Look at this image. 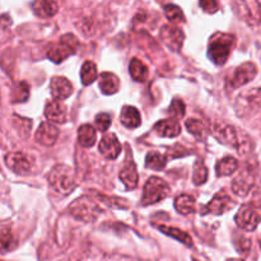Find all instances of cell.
Instances as JSON below:
<instances>
[{
  "mask_svg": "<svg viewBox=\"0 0 261 261\" xmlns=\"http://www.w3.org/2000/svg\"><path fill=\"white\" fill-rule=\"evenodd\" d=\"M48 184L55 193L65 196L75 189V173L69 166L59 163L48 173Z\"/></svg>",
  "mask_w": 261,
  "mask_h": 261,
  "instance_id": "1",
  "label": "cell"
},
{
  "mask_svg": "<svg viewBox=\"0 0 261 261\" xmlns=\"http://www.w3.org/2000/svg\"><path fill=\"white\" fill-rule=\"evenodd\" d=\"M213 134L222 144L240 150L241 154H245L251 148V143H250L249 138H242L240 133L237 132L236 127L226 124V122H216L213 125Z\"/></svg>",
  "mask_w": 261,
  "mask_h": 261,
  "instance_id": "2",
  "label": "cell"
},
{
  "mask_svg": "<svg viewBox=\"0 0 261 261\" xmlns=\"http://www.w3.org/2000/svg\"><path fill=\"white\" fill-rule=\"evenodd\" d=\"M236 37L229 33H217L211 40L208 47V55L217 65H223L228 60L233 48Z\"/></svg>",
  "mask_w": 261,
  "mask_h": 261,
  "instance_id": "3",
  "label": "cell"
},
{
  "mask_svg": "<svg viewBox=\"0 0 261 261\" xmlns=\"http://www.w3.org/2000/svg\"><path fill=\"white\" fill-rule=\"evenodd\" d=\"M68 211L71 217L83 222V223H92L98 218L99 213H101L98 204L87 195L75 199L69 205Z\"/></svg>",
  "mask_w": 261,
  "mask_h": 261,
  "instance_id": "4",
  "label": "cell"
},
{
  "mask_svg": "<svg viewBox=\"0 0 261 261\" xmlns=\"http://www.w3.org/2000/svg\"><path fill=\"white\" fill-rule=\"evenodd\" d=\"M76 48H78V40L74 35L68 33L64 35L58 42L51 43L47 50V58L56 64L61 63L70 55L75 54Z\"/></svg>",
  "mask_w": 261,
  "mask_h": 261,
  "instance_id": "5",
  "label": "cell"
},
{
  "mask_svg": "<svg viewBox=\"0 0 261 261\" xmlns=\"http://www.w3.org/2000/svg\"><path fill=\"white\" fill-rule=\"evenodd\" d=\"M170 194V186L165 180L160 177L148 178L143 190V205H152V204L160 203L161 200L166 199Z\"/></svg>",
  "mask_w": 261,
  "mask_h": 261,
  "instance_id": "6",
  "label": "cell"
},
{
  "mask_svg": "<svg viewBox=\"0 0 261 261\" xmlns=\"http://www.w3.org/2000/svg\"><path fill=\"white\" fill-rule=\"evenodd\" d=\"M236 221L237 226L241 229L246 232H252L257 228V226L261 222V214L257 212V209L255 206H252L251 204H246V205H242L240 208L239 213L236 214Z\"/></svg>",
  "mask_w": 261,
  "mask_h": 261,
  "instance_id": "7",
  "label": "cell"
},
{
  "mask_svg": "<svg viewBox=\"0 0 261 261\" xmlns=\"http://www.w3.org/2000/svg\"><path fill=\"white\" fill-rule=\"evenodd\" d=\"M5 165L17 175H27L32 170L33 161L30 155L24 154V153L14 152L5 155Z\"/></svg>",
  "mask_w": 261,
  "mask_h": 261,
  "instance_id": "8",
  "label": "cell"
},
{
  "mask_svg": "<svg viewBox=\"0 0 261 261\" xmlns=\"http://www.w3.org/2000/svg\"><path fill=\"white\" fill-rule=\"evenodd\" d=\"M256 75H257V66L255 65L254 63H251V61H246V63L237 66L233 75H232L231 81H229V86H231L233 89L240 88V87L245 86V84L254 81Z\"/></svg>",
  "mask_w": 261,
  "mask_h": 261,
  "instance_id": "9",
  "label": "cell"
},
{
  "mask_svg": "<svg viewBox=\"0 0 261 261\" xmlns=\"http://www.w3.org/2000/svg\"><path fill=\"white\" fill-rule=\"evenodd\" d=\"M255 184V172L251 167H244L232 181V191L239 196H246Z\"/></svg>",
  "mask_w": 261,
  "mask_h": 261,
  "instance_id": "10",
  "label": "cell"
},
{
  "mask_svg": "<svg viewBox=\"0 0 261 261\" xmlns=\"http://www.w3.org/2000/svg\"><path fill=\"white\" fill-rule=\"evenodd\" d=\"M234 206V201L232 200L231 196L226 193H218L204 208V213L214 214V216H221L226 212L231 211Z\"/></svg>",
  "mask_w": 261,
  "mask_h": 261,
  "instance_id": "11",
  "label": "cell"
},
{
  "mask_svg": "<svg viewBox=\"0 0 261 261\" xmlns=\"http://www.w3.org/2000/svg\"><path fill=\"white\" fill-rule=\"evenodd\" d=\"M99 153L103 155L107 160H115L119 157L120 152H121V145H120L119 139L112 133H107L103 135V138L99 142Z\"/></svg>",
  "mask_w": 261,
  "mask_h": 261,
  "instance_id": "12",
  "label": "cell"
},
{
  "mask_svg": "<svg viewBox=\"0 0 261 261\" xmlns=\"http://www.w3.org/2000/svg\"><path fill=\"white\" fill-rule=\"evenodd\" d=\"M50 91L55 101H63L71 96L74 92V87L69 79L65 76H54L50 83Z\"/></svg>",
  "mask_w": 261,
  "mask_h": 261,
  "instance_id": "13",
  "label": "cell"
},
{
  "mask_svg": "<svg viewBox=\"0 0 261 261\" xmlns=\"http://www.w3.org/2000/svg\"><path fill=\"white\" fill-rule=\"evenodd\" d=\"M36 140H37L40 144L45 145V147H51L56 143L59 138V130L58 127L54 124L50 122H42L38 127V130L36 132L35 135Z\"/></svg>",
  "mask_w": 261,
  "mask_h": 261,
  "instance_id": "14",
  "label": "cell"
},
{
  "mask_svg": "<svg viewBox=\"0 0 261 261\" xmlns=\"http://www.w3.org/2000/svg\"><path fill=\"white\" fill-rule=\"evenodd\" d=\"M45 116L50 122L64 124L68 120L65 105L60 101H50L45 107Z\"/></svg>",
  "mask_w": 261,
  "mask_h": 261,
  "instance_id": "15",
  "label": "cell"
},
{
  "mask_svg": "<svg viewBox=\"0 0 261 261\" xmlns=\"http://www.w3.org/2000/svg\"><path fill=\"white\" fill-rule=\"evenodd\" d=\"M161 40L166 43L170 48L177 51L182 46L184 33L178 28L172 25H165L161 31Z\"/></svg>",
  "mask_w": 261,
  "mask_h": 261,
  "instance_id": "16",
  "label": "cell"
},
{
  "mask_svg": "<svg viewBox=\"0 0 261 261\" xmlns=\"http://www.w3.org/2000/svg\"><path fill=\"white\" fill-rule=\"evenodd\" d=\"M154 132L163 138H176L181 134V125L176 119L161 120L154 125Z\"/></svg>",
  "mask_w": 261,
  "mask_h": 261,
  "instance_id": "17",
  "label": "cell"
},
{
  "mask_svg": "<svg viewBox=\"0 0 261 261\" xmlns=\"http://www.w3.org/2000/svg\"><path fill=\"white\" fill-rule=\"evenodd\" d=\"M120 180L122 181L127 190H134L138 186V181H139V175H138L137 166H135L134 161L127 160L125 163V167L122 168L120 172Z\"/></svg>",
  "mask_w": 261,
  "mask_h": 261,
  "instance_id": "18",
  "label": "cell"
},
{
  "mask_svg": "<svg viewBox=\"0 0 261 261\" xmlns=\"http://www.w3.org/2000/svg\"><path fill=\"white\" fill-rule=\"evenodd\" d=\"M17 239L12 231V227L3 224L0 226V254L12 251L13 249L17 247Z\"/></svg>",
  "mask_w": 261,
  "mask_h": 261,
  "instance_id": "19",
  "label": "cell"
},
{
  "mask_svg": "<svg viewBox=\"0 0 261 261\" xmlns=\"http://www.w3.org/2000/svg\"><path fill=\"white\" fill-rule=\"evenodd\" d=\"M98 86L105 94H115L120 88V81L114 73L105 71L99 74Z\"/></svg>",
  "mask_w": 261,
  "mask_h": 261,
  "instance_id": "20",
  "label": "cell"
},
{
  "mask_svg": "<svg viewBox=\"0 0 261 261\" xmlns=\"http://www.w3.org/2000/svg\"><path fill=\"white\" fill-rule=\"evenodd\" d=\"M120 120H121V124L127 129H135L142 122L139 111L134 106H125L120 115Z\"/></svg>",
  "mask_w": 261,
  "mask_h": 261,
  "instance_id": "21",
  "label": "cell"
},
{
  "mask_svg": "<svg viewBox=\"0 0 261 261\" xmlns=\"http://www.w3.org/2000/svg\"><path fill=\"white\" fill-rule=\"evenodd\" d=\"M237 170H239V161L234 157H231V155H227V157L222 158L221 161H218V163L216 166L217 176H219V177L231 176Z\"/></svg>",
  "mask_w": 261,
  "mask_h": 261,
  "instance_id": "22",
  "label": "cell"
},
{
  "mask_svg": "<svg viewBox=\"0 0 261 261\" xmlns=\"http://www.w3.org/2000/svg\"><path fill=\"white\" fill-rule=\"evenodd\" d=\"M33 10L35 14L41 18H51L58 13L59 7L55 2H50V0H38V2L33 3Z\"/></svg>",
  "mask_w": 261,
  "mask_h": 261,
  "instance_id": "23",
  "label": "cell"
},
{
  "mask_svg": "<svg viewBox=\"0 0 261 261\" xmlns=\"http://www.w3.org/2000/svg\"><path fill=\"white\" fill-rule=\"evenodd\" d=\"M97 140V133L92 125L84 124L78 130V142L82 147L91 148L93 147Z\"/></svg>",
  "mask_w": 261,
  "mask_h": 261,
  "instance_id": "24",
  "label": "cell"
},
{
  "mask_svg": "<svg viewBox=\"0 0 261 261\" xmlns=\"http://www.w3.org/2000/svg\"><path fill=\"white\" fill-rule=\"evenodd\" d=\"M175 208L182 216H189L195 212V199L188 194L178 195L175 199Z\"/></svg>",
  "mask_w": 261,
  "mask_h": 261,
  "instance_id": "25",
  "label": "cell"
},
{
  "mask_svg": "<svg viewBox=\"0 0 261 261\" xmlns=\"http://www.w3.org/2000/svg\"><path fill=\"white\" fill-rule=\"evenodd\" d=\"M130 74H132L133 79L137 82H145L148 78V66L143 63L139 59L134 58L132 61H130Z\"/></svg>",
  "mask_w": 261,
  "mask_h": 261,
  "instance_id": "26",
  "label": "cell"
},
{
  "mask_svg": "<svg viewBox=\"0 0 261 261\" xmlns=\"http://www.w3.org/2000/svg\"><path fill=\"white\" fill-rule=\"evenodd\" d=\"M158 229L162 231L163 233L167 234V236L182 242V244L186 245L188 247H193V240H191V237L189 236L186 232L181 231V229L178 228H175V227H166V226H158Z\"/></svg>",
  "mask_w": 261,
  "mask_h": 261,
  "instance_id": "27",
  "label": "cell"
},
{
  "mask_svg": "<svg viewBox=\"0 0 261 261\" xmlns=\"http://www.w3.org/2000/svg\"><path fill=\"white\" fill-rule=\"evenodd\" d=\"M98 78L97 66L93 61H86L81 69V79L84 86H89Z\"/></svg>",
  "mask_w": 261,
  "mask_h": 261,
  "instance_id": "28",
  "label": "cell"
},
{
  "mask_svg": "<svg viewBox=\"0 0 261 261\" xmlns=\"http://www.w3.org/2000/svg\"><path fill=\"white\" fill-rule=\"evenodd\" d=\"M166 163H167V157L161 153L152 152L148 153L147 157H145V166L150 170L154 171H161L166 167Z\"/></svg>",
  "mask_w": 261,
  "mask_h": 261,
  "instance_id": "29",
  "label": "cell"
},
{
  "mask_svg": "<svg viewBox=\"0 0 261 261\" xmlns=\"http://www.w3.org/2000/svg\"><path fill=\"white\" fill-rule=\"evenodd\" d=\"M193 181L195 185H203L206 180H208V170H206L205 165L201 160H198L194 165L193 170Z\"/></svg>",
  "mask_w": 261,
  "mask_h": 261,
  "instance_id": "30",
  "label": "cell"
},
{
  "mask_svg": "<svg viewBox=\"0 0 261 261\" xmlns=\"http://www.w3.org/2000/svg\"><path fill=\"white\" fill-rule=\"evenodd\" d=\"M30 97V86L25 82H19L15 86L14 92H13V102L14 103H23Z\"/></svg>",
  "mask_w": 261,
  "mask_h": 261,
  "instance_id": "31",
  "label": "cell"
},
{
  "mask_svg": "<svg viewBox=\"0 0 261 261\" xmlns=\"http://www.w3.org/2000/svg\"><path fill=\"white\" fill-rule=\"evenodd\" d=\"M165 14L168 18V20L175 23L185 22V15H184L182 10L175 4H167L165 7Z\"/></svg>",
  "mask_w": 261,
  "mask_h": 261,
  "instance_id": "32",
  "label": "cell"
},
{
  "mask_svg": "<svg viewBox=\"0 0 261 261\" xmlns=\"http://www.w3.org/2000/svg\"><path fill=\"white\" fill-rule=\"evenodd\" d=\"M94 196H96L98 200H101L102 204H106V205L111 206V208H121V209H125L129 206V203H127L126 200H124V199H117V198H107V196H103L102 194L97 193V194H93Z\"/></svg>",
  "mask_w": 261,
  "mask_h": 261,
  "instance_id": "33",
  "label": "cell"
},
{
  "mask_svg": "<svg viewBox=\"0 0 261 261\" xmlns=\"http://www.w3.org/2000/svg\"><path fill=\"white\" fill-rule=\"evenodd\" d=\"M14 127L18 130V133H19L22 137H27L28 134H30V130H31V126H32V122H31V120H27V119H23V117H19V116H14Z\"/></svg>",
  "mask_w": 261,
  "mask_h": 261,
  "instance_id": "34",
  "label": "cell"
},
{
  "mask_svg": "<svg viewBox=\"0 0 261 261\" xmlns=\"http://www.w3.org/2000/svg\"><path fill=\"white\" fill-rule=\"evenodd\" d=\"M186 129L189 130V133H191L194 137L199 138V139L204 135L203 124H201L199 120H195V119L188 120V121H186Z\"/></svg>",
  "mask_w": 261,
  "mask_h": 261,
  "instance_id": "35",
  "label": "cell"
},
{
  "mask_svg": "<svg viewBox=\"0 0 261 261\" xmlns=\"http://www.w3.org/2000/svg\"><path fill=\"white\" fill-rule=\"evenodd\" d=\"M94 122H96V126L99 132H107L109 127L111 126V116L109 114H99L97 115L96 119H94Z\"/></svg>",
  "mask_w": 261,
  "mask_h": 261,
  "instance_id": "36",
  "label": "cell"
},
{
  "mask_svg": "<svg viewBox=\"0 0 261 261\" xmlns=\"http://www.w3.org/2000/svg\"><path fill=\"white\" fill-rule=\"evenodd\" d=\"M170 111L172 114L173 119L176 117H182L185 115V103L180 99H173L172 105L170 107Z\"/></svg>",
  "mask_w": 261,
  "mask_h": 261,
  "instance_id": "37",
  "label": "cell"
},
{
  "mask_svg": "<svg viewBox=\"0 0 261 261\" xmlns=\"http://www.w3.org/2000/svg\"><path fill=\"white\" fill-rule=\"evenodd\" d=\"M234 244H236V249L239 250V252H241V254H247V252L250 251V249H251V241H250V239H247V237H240Z\"/></svg>",
  "mask_w": 261,
  "mask_h": 261,
  "instance_id": "38",
  "label": "cell"
},
{
  "mask_svg": "<svg viewBox=\"0 0 261 261\" xmlns=\"http://www.w3.org/2000/svg\"><path fill=\"white\" fill-rule=\"evenodd\" d=\"M200 7L205 10L206 13L212 14V13H216L219 9V4L213 0H208V2H200Z\"/></svg>",
  "mask_w": 261,
  "mask_h": 261,
  "instance_id": "39",
  "label": "cell"
},
{
  "mask_svg": "<svg viewBox=\"0 0 261 261\" xmlns=\"http://www.w3.org/2000/svg\"><path fill=\"white\" fill-rule=\"evenodd\" d=\"M227 261H244L242 259H229V260H227Z\"/></svg>",
  "mask_w": 261,
  "mask_h": 261,
  "instance_id": "40",
  "label": "cell"
},
{
  "mask_svg": "<svg viewBox=\"0 0 261 261\" xmlns=\"http://www.w3.org/2000/svg\"><path fill=\"white\" fill-rule=\"evenodd\" d=\"M193 261H198V260H195V259H194V260H193Z\"/></svg>",
  "mask_w": 261,
  "mask_h": 261,
  "instance_id": "41",
  "label": "cell"
}]
</instances>
